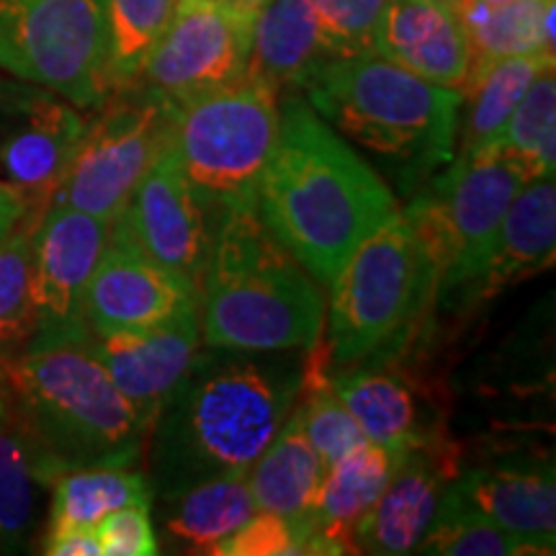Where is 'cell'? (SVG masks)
I'll return each instance as SVG.
<instances>
[{
  "mask_svg": "<svg viewBox=\"0 0 556 556\" xmlns=\"http://www.w3.org/2000/svg\"><path fill=\"white\" fill-rule=\"evenodd\" d=\"M302 377V351H197L152 420V492L168 500L204 479L245 475L289 420Z\"/></svg>",
  "mask_w": 556,
  "mask_h": 556,
  "instance_id": "cell-1",
  "label": "cell"
},
{
  "mask_svg": "<svg viewBox=\"0 0 556 556\" xmlns=\"http://www.w3.org/2000/svg\"><path fill=\"white\" fill-rule=\"evenodd\" d=\"M400 212L387 184L315 114L289 96L258 186V214L289 253L330 283L348 255Z\"/></svg>",
  "mask_w": 556,
  "mask_h": 556,
  "instance_id": "cell-2",
  "label": "cell"
},
{
  "mask_svg": "<svg viewBox=\"0 0 556 556\" xmlns=\"http://www.w3.org/2000/svg\"><path fill=\"white\" fill-rule=\"evenodd\" d=\"M88 336L0 356V409L26 438L50 486L70 469L135 467L148 446L150 426L114 387Z\"/></svg>",
  "mask_w": 556,
  "mask_h": 556,
  "instance_id": "cell-3",
  "label": "cell"
},
{
  "mask_svg": "<svg viewBox=\"0 0 556 556\" xmlns=\"http://www.w3.org/2000/svg\"><path fill=\"white\" fill-rule=\"evenodd\" d=\"M201 343L235 351H307L323 338L319 281L261 219L229 212L199 287Z\"/></svg>",
  "mask_w": 556,
  "mask_h": 556,
  "instance_id": "cell-4",
  "label": "cell"
},
{
  "mask_svg": "<svg viewBox=\"0 0 556 556\" xmlns=\"http://www.w3.org/2000/svg\"><path fill=\"white\" fill-rule=\"evenodd\" d=\"M304 93L319 119L366 150L422 170L454 157L462 90L422 80L377 52L328 60Z\"/></svg>",
  "mask_w": 556,
  "mask_h": 556,
  "instance_id": "cell-5",
  "label": "cell"
},
{
  "mask_svg": "<svg viewBox=\"0 0 556 556\" xmlns=\"http://www.w3.org/2000/svg\"><path fill=\"white\" fill-rule=\"evenodd\" d=\"M278 129V93L250 73L232 86L170 106L168 144L217 227L229 212L258 206Z\"/></svg>",
  "mask_w": 556,
  "mask_h": 556,
  "instance_id": "cell-6",
  "label": "cell"
},
{
  "mask_svg": "<svg viewBox=\"0 0 556 556\" xmlns=\"http://www.w3.org/2000/svg\"><path fill=\"white\" fill-rule=\"evenodd\" d=\"M328 323L330 364L348 366L394 340L422 309L435 270L400 212L374 229L332 276Z\"/></svg>",
  "mask_w": 556,
  "mask_h": 556,
  "instance_id": "cell-7",
  "label": "cell"
},
{
  "mask_svg": "<svg viewBox=\"0 0 556 556\" xmlns=\"http://www.w3.org/2000/svg\"><path fill=\"white\" fill-rule=\"evenodd\" d=\"M531 178H536L533 168L516 152L484 148L454 160L433 191L409 204L405 214L435 270L438 289L471 296L507 206Z\"/></svg>",
  "mask_w": 556,
  "mask_h": 556,
  "instance_id": "cell-8",
  "label": "cell"
},
{
  "mask_svg": "<svg viewBox=\"0 0 556 556\" xmlns=\"http://www.w3.org/2000/svg\"><path fill=\"white\" fill-rule=\"evenodd\" d=\"M0 70L78 109L114 93L106 0H0Z\"/></svg>",
  "mask_w": 556,
  "mask_h": 556,
  "instance_id": "cell-9",
  "label": "cell"
},
{
  "mask_svg": "<svg viewBox=\"0 0 556 556\" xmlns=\"http://www.w3.org/2000/svg\"><path fill=\"white\" fill-rule=\"evenodd\" d=\"M88 119L78 150L70 157L50 204L78 208L114 222L155 157L168 148L170 106L148 88L103 103Z\"/></svg>",
  "mask_w": 556,
  "mask_h": 556,
  "instance_id": "cell-10",
  "label": "cell"
},
{
  "mask_svg": "<svg viewBox=\"0 0 556 556\" xmlns=\"http://www.w3.org/2000/svg\"><path fill=\"white\" fill-rule=\"evenodd\" d=\"M253 24L255 18L204 0H178L168 29L144 60L139 80L168 106L232 86L248 73Z\"/></svg>",
  "mask_w": 556,
  "mask_h": 556,
  "instance_id": "cell-11",
  "label": "cell"
},
{
  "mask_svg": "<svg viewBox=\"0 0 556 556\" xmlns=\"http://www.w3.org/2000/svg\"><path fill=\"white\" fill-rule=\"evenodd\" d=\"M217 222L186 180L170 144L155 157L119 217L111 238L157 266L168 268L199 291L212 255Z\"/></svg>",
  "mask_w": 556,
  "mask_h": 556,
  "instance_id": "cell-12",
  "label": "cell"
},
{
  "mask_svg": "<svg viewBox=\"0 0 556 556\" xmlns=\"http://www.w3.org/2000/svg\"><path fill=\"white\" fill-rule=\"evenodd\" d=\"M109 222L78 208L50 204L41 212L31 240V304L37 330L29 343L88 336L83 299L109 245Z\"/></svg>",
  "mask_w": 556,
  "mask_h": 556,
  "instance_id": "cell-13",
  "label": "cell"
},
{
  "mask_svg": "<svg viewBox=\"0 0 556 556\" xmlns=\"http://www.w3.org/2000/svg\"><path fill=\"white\" fill-rule=\"evenodd\" d=\"M88 116L47 88L0 90V180L41 217L70 157L86 135Z\"/></svg>",
  "mask_w": 556,
  "mask_h": 556,
  "instance_id": "cell-14",
  "label": "cell"
},
{
  "mask_svg": "<svg viewBox=\"0 0 556 556\" xmlns=\"http://www.w3.org/2000/svg\"><path fill=\"white\" fill-rule=\"evenodd\" d=\"M462 471V448L443 430L407 448L377 505L356 528V552L381 556L417 552Z\"/></svg>",
  "mask_w": 556,
  "mask_h": 556,
  "instance_id": "cell-15",
  "label": "cell"
},
{
  "mask_svg": "<svg viewBox=\"0 0 556 556\" xmlns=\"http://www.w3.org/2000/svg\"><path fill=\"white\" fill-rule=\"evenodd\" d=\"M88 345L122 397L152 428L160 405L201 345L199 302L152 328L88 336Z\"/></svg>",
  "mask_w": 556,
  "mask_h": 556,
  "instance_id": "cell-16",
  "label": "cell"
},
{
  "mask_svg": "<svg viewBox=\"0 0 556 556\" xmlns=\"http://www.w3.org/2000/svg\"><path fill=\"white\" fill-rule=\"evenodd\" d=\"M193 302L199 291L189 281L109 235L83 299V319L90 336H109L152 328Z\"/></svg>",
  "mask_w": 556,
  "mask_h": 556,
  "instance_id": "cell-17",
  "label": "cell"
},
{
  "mask_svg": "<svg viewBox=\"0 0 556 556\" xmlns=\"http://www.w3.org/2000/svg\"><path fill=\"white\" fill-rule=\"evenodd\" d=\"M374 52L443 88L462 90L471 73V41L462 18L430 0H389Z\"/></svg>",
  "mask_w": 556,
  "mask_h": 556,
  "instance_id": "cell-18",
  "label": "cell"
},
{
  "mask_svg": "<svg viewBox=\"0 0 556 556\" xmlns=\"http://www.w3.org/2000/svg\"><path fill=\"white\" fill-rule=\"evenodd\" d=\"M458 497L536 554L556 552L554 467H492L462 471L454 482Z\"/></svg>",
  "mask_w": 556,
  "mask_h": 556,
  "instance_id": "cell-19",
  "label": "cell"
},
{
  "mask_svg": "<svg viewBox=\"0 0 556 556\" xmlns=\"http://www.w3.org/2000/svg\"><path fill=\"white\" fill-rule=\"evenodd\" d=\"M402 456L366 441L325 469L307 554H358L356 528L377 505Z\"/></svg>",
  "mask_w": 556,
  "mask_h": 556,
  "instance_id": "cell-20",
  "label": "cell"
},
{
  "mask_svg": "<svg viewBox=\"0 0 556 556\" xmlns=\"http://www.w3.org/2000/svg\"><path fill=\"white\" fill-rule=\"evenodd\" d=\"M556 253L554 176L531 178L507 206L490 258L469 299L495 296L513 281L552 268Z\"/></svg>",
  "mask_w": 556,
  "mask_h": 556,
  "instance_id": "cell-21",
  "label": "cell"
},
{
  "mask_svg": "<svg viewBox=\"0 0 556 556\" xmlns=\"http://www.w3.org/2000/svg\"><path fill=\"white\" fill-rule=\"evenodd\" d=\"M332 392L358 422L366 441L405 454L441 428H428L409 381L387 368H348L328 374Z\"/></svg>",
  "mask_w": 556,
  "mask_h": 556,
  "instance_id": "cell-22",
  "label": "cell"
},
{
  "mask_svg": "<svg viewBox=\"0 0 556 556\" xmlns=\"http://www.w3.org/2000/svg\"><path fill=\"white\" fill-rule=\"evenodd\" d=\"M328 60L307 0H268L255 16L248 73L276 93L304 88Z\"/></svg>",
  "mask_w": 556,
  "mask_h": 556,
  "instance_id": "cell-23",
  "label": "cell"
},
{
  "mask_svg": "<svg viewBox=\"0 0 556 556\" xmlns=\"http://www.w3.org/2000/svg\"><path fill=\"white\" fill-rule=\"evenodd\" d=\"M325 464L299 428L294 413L248 469V484L261 510L294 520L312 531Z\"/></svg>",
  "mask_w": 556,
  "mask_h": 556,
  "instance_id": "cell-24",
  "label": "cell"
},
{
  "mask_svg": "<svg viewBox=\"0 0 556 556\" xmlns=\"http://www.w3.org/2000/svg\"><path fill=\"white\" fill-rule=\"evenodd\" d=\"M552 65L554 54H516V58H497L471 67L462 88L467 119L458 124L462 144L456 160L490 148L531 83Z\"/></svg>",
  "mask_w": 556,
  "mask_h": 556,
  "instance_id": "cell-25",
  "label": "cell"
},
{
  "mask_svg": "<svg viewBox=\"0 0 556 556\" xmlns=\"http://www.w3.org/2000/svg\"><path fill=\"white\" fill-rule=\"evenodd\" d=\"M165 533L180 552L214 554L229 533H235L258 510L245 475L204 479L165 500Z\"/></svg>",
  "mask_w": 556,
  "mask_h": 556,
  "instance_id": "cell-26",
  "label": "cell"
},
{
  "mask_svg": "<svg viewBox=\"0 0 556 556\" xmlns=\"http://www.w3.org/2000/svg\"><path fill=\"white\" fill-rule=\"evenodd\" d=\"M152 484L135 467L70 469L52 482L50 531L96 528L101 518L127 505H152Z\"/></svg>",
  "mask_w": 556,
  "mask_h": 556,
  "instance_id": "cell-27",
  "label": "cell"
},
{
  "mask_svg": "<svg viewBox=\"0 0 556 556\" xmlns=\"http://www.w3.org/2000/svg\"><path fill=\"white\" fill-rule=\"evenodd\" d=\"M456 13L471 41V67L516 54H554L556 0H513L500 9L464 0Z\"/></svg>",
  "mask_w": 556,
  "mask_h": 556,
  "instance_id": "cell-28",
  "label": "cell"
},
{
  "mask_svg": "<svg viewBox=\"0 0 556 556\" xmlns=\"http://www.w3.org/2000/svg\"><path fill=\"white\" fill-rule=\"evenodd\" d=\"M50 486L21 430L0 409V554L18 552L34 528L39 490Z\"/></svg>",
  "mask_w": 556,
  "mask_h": 556,
  "instance_id": "cell-29",
  "label": "cell"
},
{
  "mask_svg": "<svg viewBox=\"0 0 556 556\" xmlns=\"http://www.w3.org/2000/svg\"><path fill=\"white\" fill-rule=\"evenodd\" d=\"M178 0H106L109 70L114 88L135 86L144 60L168 29Z\"/></svg>",
  "mask_w": 556,
  "mask_h": 556,
  "instance_id": "cell-30",
  "label": "cell"
},
{
  "mask_svg": "<svg viewBox=\"0 0 556 556\" xmlns=\"http://www.w3.org/2000/svg\"><path fill=\"white\" fill-rule=\"evenodd\" d=\"M417 552L435 556H531L536 554L526 541L513 536L495 520H490L458 497L451 484L438 516L420 541Z\"/></svg>",
  "mask_w": 556,
  "mask_h": 556,
  "instance_id": "cell-31",
  "label": "cell"
},
{
  "mask_svg": "<svg viewBox=\"0 0 556 556\" xmlns=\"http://www.w3.org/2000/svg\"><path fill=\"white\" fill-rule=\"evenodd\" d=\"M490 148L516 152L533 168V176H554L556 168V73L546 67L513 109Z\"/></svg>",
  "mask_w": 556,
  "mask_h": 556,
  "instance_id": "cell-32",
  "label": "cell"
},
{
  "mask_svg": "<svg viewBox=\"0 0 556 556\" xmlns=\"http://www.w3.org/2000/svg\"><path fill=\"white\" fill-rule=\"evenodd\" d=\"M39 217L26 214L0 242V356L21 351L37 330L31 304V240Z\"/></svg>",
  "mask_w": 556,
  "mask_h": 556,
  "instance_id": "cell-33",
  "label": "cell"
},
{
  "mask_svg": "<svg viewBox=\"0 0 556 556\" xmlns=\"http://www.w3.org/2000/svg\"><path fill=\"white\" fill-rule=\"evenodd\" d=\"M330 60L374 52L389 0H307Z\"/></svg>",
  "mask_w": 556,
  "mask_h": 556,
  "instance_id": "cell-34",
  "label": "cell"
},
{
  "mask_svg": "<svg viewBox=\"0 0 556 556\" xmlns=\"http://www.w3.org/2000/svg\"><path fill=\"white\" fill-rule=\"evenodd\" d=\"M309 531L294 520L268 510H255L238 531L217 546L219 556H289L307 554Z\"/></svg>",
  "mask_w": 556,
  "mask_h": 556,
  "instance_id": "cell-35",
  "label": "cell"
},
{
  "mask_svg": "<svg viewBox=\"0 0 556 556\" xmlns=\"http://www.w3.org/2000/svg\"><path fill=\"white\" fill-rule=\"evenodd\" d=\"M101 556H152L160 552L150 505H127L109 513L96 526Z\"/></svg>",
  "mask_w": 556,
  "mask_h": 556,
  "instance_id": "cell-36",
  "label": "cell"
},
{
  "mask_svg": "<svg viewBox=\"0 0 556 556\" xmlns=\"http://www.w3.org/2000/svg\"><path fill=\"white\" fill-rule=\"evenodd\" d=\"M45 548L50 556H101L96 528H65V531L45 533Z\"/></svg>",
  "mask_w": 556,
  "mask_h": 556,
  "instance_id": "cell-37",
  "label": "cell"
},
{
  "mask_svg": "<svg viewBox=\"0 0 556 556\" xmlns=\"http://www.w3.org/2000/svg\"><path fill=\"white\" fill-rule=\"evenodd\" d=\"M29 214V204L13 186L0 180V242H3L13 229L18 227V222Z\"/></svg>",
  "mask_w": 556,
  "mask_h": 556,
  "instance_id": "cell-38",
  "label": "cell"
},
{
  "mask_svg": "<svg viewBox=\"0 0 556 556\" xmlns=\"http://www.w3.org/2000/svg\"><path fill=\"white\" fill-rule=\"evenodd\" d=\"M204 3L219 5V9H225V11L240 13V16L255 18L263 9H266L268 0H204Z\"/></svg>",
  "mask_w": 556,
  "mask_h": 556,
  "instance_id": "cell-39",
  "label": "cell"
},
{
  "mask_svg": "<svg viewBox=\"0 0 556 556\" xmlns=\"http://www.w3.org/2000/svg\"><path fill=\"white\" fill-rule=\"evenodd\" d=\"M462 3H464V0H462ZM469 3H479V5H484V9H500V5L513 3V0H469Z\"/></svg>",
  "mask_w": 556,
  "mask_h": 556,
  "instance_id": "cell-40",
  "label": "cell"
},
{
  "mask_svg": "<svg viewBox=\"0 0 556 556\" xmlns=\"http://www.w3.org/2000/svg\"><path fill=\"white\" fill-rule=\"evenodd\" d=\"M430 3H438V5H443V9H451V11H458L462 0H430Z\"/></svg>",
  "mask_w": 556,
  "mask_h": 556,
  "instance_id": "cell-41",
  "label": "cell"
}]
</instances>
